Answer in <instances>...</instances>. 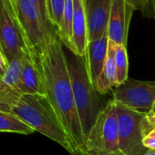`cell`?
<instances>
[{"mask_svg": "<svg viewBox=\"0 0 155 155\" xmlns=\"http://www.w3.org/2000/svg\"><path fill=\"white\" fill-rule=\"evenodd\" d=\"M46 97L76 149L85 143L77 112L66 52L58 32L53 33L43 54L37 58Z\"/></svg>", "mask_w": 155, "mask_h": 155, "instance_id": "1", "label": "cell"}, {"mask_svg": "<svg viewBox=\"0 0 155 155\" xmlns=\"http://www.w3.org/2000/svg\"><path fill=\"white\" fill-rule=\"evenodd\" d=\"M8 112L16 115L35 131L61 145L69 154L74 151L70 138L46 96L19 94L11 102Z\"/></svg>", "mask_w": 155, "mask_h": 155, "instance_id": "2", "label": "cell"}, {"mask_svg": "<svg viewBox=\"0 0 155 155\" xmlns=\"http://www.w3.org/2000/svg\"><path fill=\"white\" fill-rule=\"evenodd\" d=\"M68 51L66 58L75 105L86 140L104 106L101 105L98 96L99 92L90 79L85 58L68 49Z\"/></svg>", "mask_w": 155, "mask_h": 155, "instance_id": "3", "label": "cell"}, {"mask_svg": "<svg viewBox=\"0 0 155 155\" xmlns=\"http://www.w3.org/2000/svg\"><path fill=\"white\" fill-rule=\"evenodd\" d=\"M119 121V151L122 155H143L149 150L143 145L145 135L153 128L148 114L116 103Z\"/></svg>", "mask_w": 155, "mask_h": 155, "instance_id": "4", "label": "cell"}, {"mask_svg": "<svg viewBox=\"0 0 155 155\" xmlns=\"http://www.w3.org/2000/svg\"><path fill=\"white\" fill-rule=\"evenodd\" d=\"M16 18L28 50L36 58H39L45 51L50 36L57 30L47 28L29 0H18Z\"/></svg>", "mask_w": 155, "mask_h": 155, "instance_id": "5", "label": "cell"}, {"mask_svg": "<svg viewBox=\"0 0 155 155\" xmlns=\"http://www.w3.org/2000/svg\"><path fill=\"white\" fill-rule=\"evenodd\" d=\"M102 152L119 151V121L116 102L111 100L99 113L82 146Z\"/></svg>", "mask_w": 155, "mask_h": 155, "instance_id": "6", "label": "cell"}, {"mask_svg": "<svg viewBox=\"0 0 155 155\" xmlns=\"http://www.w3.org/2000/svg\"><path fill=\"white\" fill-rule=\"evenodd\" d=\"M112 100L124 107L149 114L155 105V81L128 79L113 90Z\"/></svg>", "mask_w": 155, "mask_h": 155, "instance_id": "7", "label": "cell"}, {"mask_svg": "<svg viewBox=\"0 0 155 155\" xmlns=\"http://www.w3.org/2000/svg\"><path fill=\"white\" fill-rule=\"evenodd\" d=\"M0 49L8 63L29 51L17 18L7 7L0 16Z\"/></svg>", "mask_w": 155, "mask_h": 155, "instance_id": "8", "label": "cell"}, {"mask_svg": "<svg viewBox=\"0 0 155 155\" xmlns=\"http://www.w3.org/2000/svg\"><path fill=\"white\" fill-rule=\"evenodd\" d=\"M112 0H84L89 42L107 35Z\"/></svg>", "mask_w": 155, "mask_h": 155, "instance_id": "9", "label": "cell"}, {"mask_svg": "<svg viewBox=\"0 0 155 155\" xmlns=\"http://www.w3.org/2000/svg\"><path fill=\"white\" fill-rule=\"evenodd\" d=\"M134 8L125 0H112L107 36L117 45L127 46L129 27Z\"/></svg>", "mask_w": 155, "mask_h": 155, "instance_id": "10", "label": "cell"}, {"mask_svg": "<svg viewBox=\"0 0 155 155\" xmlns=\"http://www.w3.org/2000/svg\"><path fill=\"white\" fill-rule=\"evenodd\" d=\"M16 91L21 95L46 96L38 58L30 51L24 58L21 76Z\"/></svg>", "mask_w": 155, "mask_h": 155, "instance_id": "11", "label": "cell"}, {"mask_svg": "<svg viewBox=\"0 0 155 155\" xmlns=\"http://www.w3.org/2000/svg\"><path fill=\"white\" fill-rule=\"evenodd\" d=\"M74 16L72 22L71 47L68 50L81 57H85L89 44L88 27L84 8V0H73Z\"/></svg>", "mask_w": 155, "mask_h": 155, "instance_id": "12", "label": "cell"}, {"mask_svg": "<svg viewBox=\"0 0 155 155\" xmlns=\"http://www.w3.org/2000/svg\"><path fill=\"white\" fill-rule=\"evenodd\" d=\"M108 43L109 38L108 36L105 35L97 40L89 42L88 44L87 53L84 58L86 60L90 79L94 87H96L98 79L101 76L105 65L108 51Z\"/></svg>", "mask_w": 155, "mask_h": 155, "instance_id": "13", "label": "cell"}, {"mask_svg": "<svg viewBox=\"0 0 155 155\" xmlns=\"http://www.w3.org/2000/svg\"><path fill=\"white\" fill-rule=\"evenodd\" d=\"M116 48H117V44L109 39L105 65L101 76L99 77L95 87L97 91L101 95L108 93L109 91L116 89L120 85L118 81L117 68L115 63Z\"/></svg>", "mask_w": 155, "mask_h": 155, "instance_id": "14", "label": "cell"}, {"mask_svg": "<svg viewBox=\"0 0 155 155\" xmlns=\"http://www.w3.org/2000/svg\"><path fill=\"white\" fill-rule=\"evenodd\" d=\"M28 52L18 56L11 62H9L7 71L5 72L4 76L0 79V90L16 91L21 76L24 58Z\"/></svg>", "mask_w": 155, "mask_h": 155, "instance_id": "15", "label": "cell"}, {"mask_svg": "<svg viewBox=\"0 0 155 155\" xmlns=\"http://www.w3.org/2000/svg\"><path fill=\"white\" fill-rule=\"evenodd\" d=\"M0 132L28 135L34 133L35 130L13 113L0 110Z\"/></svg>", "mask_w": 155, "mask_h": 155, "instance_id": "16", "label": "cell"}, {"mask_svg": "<svg viewBox=\"0 0 155 155\" xmlns=\"http://www.w3.org/2000/svg\"><path fill=\"white\" fill-rule=\"evenodd\" d=\"M74 16V2L73 0H65V7L63 11L62 22L60 28L58 31V38L68 49L71 47V34H72V22Z\"/></svg>", "mask_w": 155, "mask_h": 155, "instance_id": "17", "label": "cell"}, {"mask_svg": "<svg viewBox=\"0 0 155 155\" xmlns=\"http://www.w3.org/2000/svg\"><path fill=\"white\" fill-rule=\"evenodd\" d=\"M115 63L117 68L118 81L119 84L120 85L128 80L129 60H128L127 48L125 46L117 45L116 52H115Z\"/></svg>", "mask_w": 155, "mask_h": 155, "instance_id": "18", "label": "cell"}, {"mask_svg": "<svg viewBox=\"0 0 155 155\" xmlns=\"http://www.w3.org/2000/svg\"><path fill=\"white\" fill-rule=\"evenodd\" d=\"M46 2L50 23L58 32L62 22L65 0H46Z\"/></svg>", "mask_w": 155, "mask_h": 155, "instance_id": "19", "label": "cell"}, {"mask_svg": "<svg viewBox=\"0 0 155 155\" xmlns=\"http://www.w3.org/2000/svg\"><path fill=\"white\" fill-rule=\"evenodd\" d=\"M29 1L34 5V7L38 11V13H39L43 22L47 26V28H49L50 30H57L52 26V24L50 23V20H49V18H48V8H47L46 0H29Z\"/></svg>", "mask_w": 155, "mask_h": 155, "instance_id": "20", "label": "cell"}, {"mask_svg": "<svg viewBox=\"0 0 155 155\" xmlns=\"http://www.w3.org/2000/svg\"><path fill=\"white\" fill-rule=\"evenodd\" d=\"M70 155H122L120 152H102L93 150H88L84 147L78 148L74 150Z\"/></svg>", "mask_w": 155, "mask_h": 155, "instance_id": "21", "label": "cell"}, {"mask_svg": "<svg viewBox=\"0 0 155 155\" xmlns=\"http://www.w3.org/2000/svg\"><path fill=\"white\" fill-rule=\"evenodd\" d=\"M143 145L148 150H155V127H153L144 137Z\"/></svg>", "mask_w": 155, "mask_h": 155, "instance_id": "22", "label": "cell"}, {"mask_svg": "<svg viewBox=\"0 0 155 155\" xmlns=\"http://www.w3.org/2000/svg\"><path fill=\"white\" fill-rule=\"evenodd\" d=\"M125 1L134 8V10H140L144 15L147 10V1L146 0H125Z\"/></svg>", "mask_w": 155, "mask_h": 155, "instance_id": "23", "label": "cell"}, {"mask_svg": "<svg viewBox=\"0 0 155 155\" xmlns=\"http://www.w3.org/2000/svg\"><path fill=\"white\" fill-rule=\"evenodd\" d=\"M8 64H9L8 61L7 60V58L4 56L3 52L1 51V49H0V79L4 76L5 72L7 71Z\"/></svg>", "mask_w": 155, "mask_h": 155, "instance_id": "24", "label": "cell"}, {"mask_svg": "<svg viewBox=\"0 0 155 155\" xmlns=\"http://www.w3.org/2000/svg\"><path fill=\"white\" fill-rule=\"evenodd\" d=\"M145 16L155 18V0H148V8Z\"/></svg>", "mask_w": 155, "mask_h": 155, "instance_id": "25", "label": "cell"}, {"mask_svg": "<svg viewBox=\"0 0 155 155\" xmlns=\"http://www.w3.org/2000/svg\"><path fill=\"white\" fill-rule=\"evenodd\" d=\"M17 4H18V0H7V8L10 9V11L15 16V18H16V11H17Z\"/></svg>", "mask_w": 155, "mask_h": 155, "instance_id": "26", "label": "cell"}, {"mask_svg": "<svg viewBox=\"0 0 155 155\" xmlns=\"http://www.w3.org/2000/svg\"><path fill=\"white\" fill-rule=\"evenodd\" d=\"M148 119L150 123L151 124L152 127H155V112H151L148 114Z\"/></svg>", "mask_w": 155, "mask_h": 155, "instance_id": "27", "label": "cell"}, {"mask_svg": "<svg viewBox=\"0 0 155 155\" xmlns=\"http://www.w3.org/2000/svg\"><path fill=\"white\" fill-rule=\"evenodd\" d=\"M7 7V0H0V16L2 14V11Z\"/></svg>", "mask_w": 155, "mask_h": 155, "instance_id": "28", "label": "cell"}, {"mask_svg": "<svg viewBox=\"0 0 155 155\" xmlns=\"http://www.w3.org/2000/svg\"><path fill=\"white\" fill-rule=\"evenodd\" d=\"M143 155H155V150H149L146 153Z\"/></svg>", "mask_w": 155, "mask_h": 155, "instance_id": "29", "label": "cell"}, {"mask_svg": "<svg viewBox=\"0 0 155 155\" xmlns=\"http://www.w3.org/2000/svg\"><path fill=\"white\" fill-rule=\"evenodd\" d=\"M151 112H155V105H154V107H153V109H152V110L150 112V113H151Z\"/></svg>", "mask_w": 155, "mask_h": 155, "instance_id": "30", "label": "cell"}]
</instances>
